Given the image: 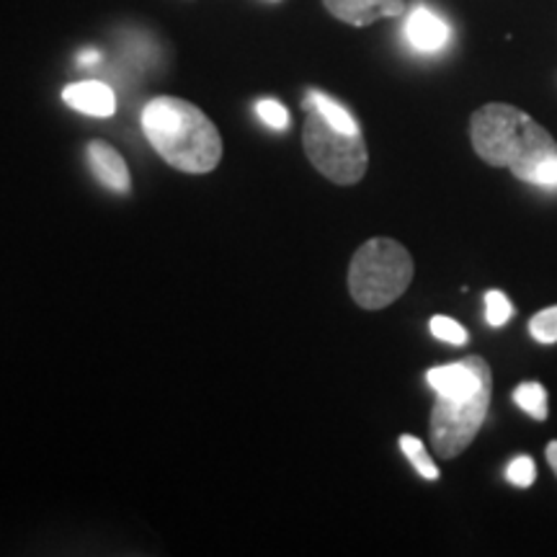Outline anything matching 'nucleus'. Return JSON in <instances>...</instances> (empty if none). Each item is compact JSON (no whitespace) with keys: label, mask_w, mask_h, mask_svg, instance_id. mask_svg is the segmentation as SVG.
I'll return each instance as SVG.
<instances>
[{"label":"nucleus","mask_w":557,"mask_h":557,"mask_svg":"<svg viewBox=\"0 0 557 557\" xmlns=\"http://www.w3.org/2000/svg\"><path fill=\"white\" fill-rule=\"evenodd\" d=\"M472 148L493 169H508L534 186H557V143L511 103H485L470 120Z\"/></svg>","instance_id":"obj_1"},{"label":"nucleus","mask_w":557,"mask_h":557,"mask_svg":"<svg viewBox=\"0 0 557 557\" xmlns=\"http://www.w3.org/2000/svg\"><path fill=\"white\" fill-rule=\"evenodd\" d=\"M143 129L165 163L184 173H209L222 160V137L214 122L194 103L158 96L143 109Z\"/></svg>","instance_id":"obj_2"},{"label":"nucleus","mask_w":557,"mask_h":557,"mask_svg":"<svg viewBox=\"0 0 557 557\" xmlns=\"http://www.w3.org/2000/svg\"><path fill=\"white\" fill-rule=\"evenodd\" d=\"M413 282V259L393 238H372L354 253L348 292L364 310H382L406 295Z\"/></svg>","instance_id":"obj_3"},{"label":"nucleus","mask_w":557,"mask_h":557,"mask_svg":"<svg viewBox=\"0 0 557 557\" xmlns=\"http://www.w3.org/2000/svg\"><path fill=\"white\" fill-rule=\"evenodd\" d=\"M305 152L318 173L338 186H354L364 178L369 152L364 137L344 132L325 120L315 109L308 111L302 129Z\"/></svg>","instance_id":"obj_4"},{"label":"nucleus","mask_w":557,"mask_h":557,"mask_svg":"<svg viewBox=\"0 0 557 557\" xmlns=\"http://www.w3.org/2000/svg\"><path fill=\"white\" fill-rule=\"evenodd\" d=\"M491 395L493 374L468 398H442L438 395L429 423L431 447H434L438 457L451 459L470 447L472 438L478 436L480 426L485 423L487 408H491Z\"/></svg>","instance_id":"obj_5"},{"label":"nucleus","mask_w":557,"mask_h":557,"mask_svg":"<svg viewBox=\"0 0 557 557\" xmlns=\"http://www.w3.org/2000/svg\"><path fill=\"white\" fill-rule=\"evenodd\" d=\"M491 374V367L483 357H468L455 361V364L429 369L426 380L431 389L442 398H468Z\"/></svg>","instance_id":"obj_6"},{"label":"nucleus","mask_w":557,"mask_h":557,"mask_svg":"<svg viewBox=\"0 0 557 557\" xmlns=\"http://www.w3.org/2000/svg\"><path fill=\"white\" fill-rule=\"evenodd\" d=\"M331 16L351 26H369L380 18H395L406 13V0H323Z\"/></svg>","instance_id":"obj_7"},{"label":"nucleus","mask_w":557,"mask_h":557,"mask_svg":"<svg viewBox=\"0 0 557 557\" xmlns=\"http://www.w3.org/2000/svg\"><path fill=\"white\" fill-rule=\"evenodd\" d=\"M62 101H65L70 109L81 111V114L86 116H99V120H107V116L116 111L114 90L101 81L70 83V86L62 90Z\"/></svg>","instance_id":"obj_8"},{"label":"nucleus","mask_w":557,"mask_h":557,"mask_svg":"<svg viewBox=\"0 0 557 557\" xmlns=\"http://www.w3.org/2000/svg\"><path fill=\"white\" fill-rule=\"evenodd\" d=\"M88 160L90 169H94V176L101 181L103 186L116 194H129L132 189V176L124 158L111 148L103 139H94L88 143Z\"/></svg>","instance_id":"obj_9"},{"label":"nucleus","mask_w":557,"mask_h":557,"mask_svg":"<svg viewBox=\"0 0 557 557\" xmlns=\"http://www.w3.org/2000/svg\"><path fill=\"white\" fill-rule=\"evenodd\" d=\"M406 37L418 52H438L447 47L449 26L434 11L416 9L406 21Z\"/></svg>","instance_id":"obj_10"},{"label":"nucleus","mask_w":557,"mask_h":557,"mask_svg":"<svg viewBox=\"0 0 557 557\" xmlns=\"http://www.w3.org/2000/svg\"><path fill=\"white\" fill-rule=\"evenodd\" d=\"M310 109L320 111V114H323L325 120L333 124V127H338V129H344V132H351V135H359V132H361L357 120H354V116H351V111L341 107L338 101H333L331 96L320 94V90H310V94L305 96V111H310Z\"/></svg>","instance_id":"obj_11"},{"label":"nucleus","mask_w":557,"mask_h":557,"mask_svg":"<svg viewBox=\"0 0 557 557\" xmlns=\"http://www.w3.org/2000/svg\"><path fill=\"white\" fill-rule=\"evenodd\" d=\"M513 403L534 418V421H545L547 418V389L540 382H521L513 389Z\"/></svg>","instance_id":"obj_12"},{"label":"nucleus","mask_w":557,"mask_h":557,"mask_svg":"<svg viewBox=\"0 0 557 557\" xmlns=\"http://www.w3.org/2000/svg\"><path fill=\"white\" fill-rule=\"evenodd\" d=\"M400 449H403V455L410 459V465H413L418 475L426 478V480H438V468L434 465V459H431V455L426 451V444H423L421 438L403 434Z\"/></svg>","instance_id":"obj_13"},{"label":"nucleus","mask_w":557,"mask_h":557,"mask_svg":"<svg viewBox=\"0 0 557 557\" xmlns=\"http://www.w3.org/2000/svg\"><path fill=\"white\" fill-rule=\"evenodd\" d=\"M529 333L540 344H557V305L532 315V320H529Z\"/></svg>","instance_id":"obj_14"},{"label":"nucleus","mask_w":557,"mask_h":557,"mask_svg":"<svg viewBox=\"0 0 557 557\" xmlns=\"http://www.w3.org/2000/svg\"><path fill=\"white\" fill-rule=\"evenodd\" d=\"M513 315V305L504 292L493 289L485 295V320L493 329H500V325L508 323V318Z\"/></svg>","instance_id":"obj_15"},{"label":"nucleus","mask_w":557,"mask_h":557,"mask_svg":"<svg viewBox=\"0 0 557 557\" xmlns=\"http://www.w3.org/2000/svg\"><path fill=\"white\" fill-rule=\"evenodd\" d=\"M429 329H431V333H434L438 341H444V344H451V346H465V344H468V331H465L462 325L457 323V320H451L447 315H434V318H431Z\"/></svg>","instance_id":"obj_16"},{"label":"nucleus","mask_w":557,"mask_h":557,"mask_svg":"<svg viewBox=\"0 0 557 557\" xmlns=\"http://www.w3.org/2000/svg\"><path fill=\"white\" fill-rule=\"evenodd\" d=\"M256 111H259V120L271 129H287L289 127V111L284 103H278L274 99H263V101H259Z\"/></svg>","instance_id":"obj_17"},{"label":"nucleus","mask_w":557,"mask_h":557,"mask_svg":"<svg viewBox=\"0 0 557 557\" xmlns=\"http://www.w3.org/2000/svg\"><path fill=\"white\" fill-rule=\"evenodd\" d=\"M506 478H508V483H513L517 487H529V485H532L534 480H537V468H534L532 457L521 455V457L513 459V462L508 465Z\"/></svg>","instance_id":"obj_18"},{"label":"nucleus","mask_w":557,"mask_h":557,"mask_svg":"<svg viewBox=\"0 0 557 557\" xmlns=\"http://www.w3.org/2000/svg\"><path fill=\"white\" fill-rule=\"evenodd\" d=\"M99 62H101V52L99 50H83L78 54V65L81 67H94V65H99Z\"/></svg>","instance_id":"obj_19"},{"label":"nucleus","mask_w":557,"mask_h":557,"mask_svg":"<svg viewBox=\"0 0 557 557\" xmlns=\"http://www.w3.org/2000/svg\"><path fill=\"white\" fill-rule=\"evenodd\" d=\"M545 457H547V465H549V468H553V472L557 475V442H549L547 444Z\"/></svg>","instance_id":"obj_20"}]
</instances>
